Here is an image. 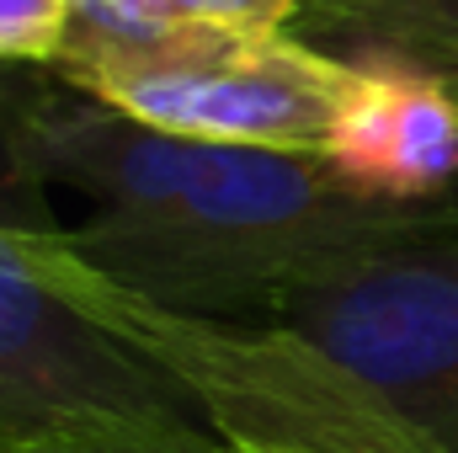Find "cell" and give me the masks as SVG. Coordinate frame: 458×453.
<instances>
[{"label": "cell", "instance_id": "6da1fadb", "mask_svg": "<svg viewBox=\"0 0 458 453\" xmlns=\"http://www.w3.org/2000/svg\"><path fill=\"white\" fill-rule=\"evenodd\" d=\"M0 453H427L283 326L198 321L91 272L0 81Z\"/></svg>", "mask_w": 458, "mask_h": 453}, {"label": "cell", "instance_id": "7a4b0ae2", "mask_svg": "<svg viewBox=\"0 0 458 453\" xmlns=\"http://www.w3.org/2000/svg\"><path fill=\"white\" fill-rule=\"evenodd\" d=\"M11 117L48 192L81 198L70 251L198 321L267 326L283 299L357 261L458 240V203L378 198L304 150L176 139L75 86H11Z\"/></svg>", "mask_w": 458, "mask_h": 453}, {"label": "cell", "instance_id": "3957f363", "mask_svg": "<svg viewBox=\"0 0 458 453\" xmlns=\"http://www.w3.org/2000/svg\"><path fill=\"white\" fill-rule=\"evenodd\" d=\"M59 81L176 139L326 155L357 64L288 32L182 21L149 43L81 59Z\"/></svg>", "mask_w": 458, "mask_h": 453}, {"label": "cell", "instance_id": "277c9868", "mask_svg": "<svg viewBox=\"0 0 458 453\" xmlns=\"http://www.w3.org/2000/svg\"><path fill=\"white\" fill-rule=\"evenodd\" d=\"M427 453H458V240L357 261L272 310Z\"/></svg>", "mask_w": 458, "mask_h": 453}, {"label": "cell", "instance_id": "5b68a950", "mask_svg": "<svg viewBox=\"0 0 458 453\" xmlns=\"http://www.w3.org/2000/svg\"><path fill=\"white\" fill-rule=\"evenodd\" d=\"M70 32V0H0V64H54Z\"/></svg>", "mask_w": 458, "mask_h": 453}, {"label": "cell", "instance_id": "8992f818", "mask_svg": "<svg viewBox=\"0 0 458 453\" xmlns=\"http://www.w3.org/2000/svg\"><path fill=\"white\" fill-rule=\"evenodd\" d=\"M176 21H214V27H245V32H283L299 11L315 0H165Z\"/></svg>", "mask_w": 458, "mask_h": 453}, {"label": "cell", "instance_id": "52a82bcc", "mask_svg": "<svg viewBox=\"0 0 458 453\" xmlns=\"http://www.w3.org/2000/svg\"><path fill=\"white\" fill-rule=\"evenodd\" d=\"M342 5H352V11H384L389 21H443V38H448V21H458V0H342ZM448 59L458 64L454 38H448Z\"/></svg>", "mask_w": 458, "mask_h": 453}]
</instances>
